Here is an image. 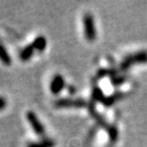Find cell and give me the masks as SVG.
Returning <instances> with one entry per match:
<instances>
[{"instance_id": "6da1fadb", "label": "cell", "mask_w": 147, "mask_h": 147, "mask_svg": "<svg viewBox=\"0 0 147 147\" xmlns=\"http://www.w3.org/2000/svg\"><path fill=\"white\" fill-rule=\"evenodd\" d=\"M147 63V51H140L127 55L120 63V70L125 71L136 64Z\"/></svg>"}, {"instance_id": "7a4b0ae2", "label": "cell", "mask_w": 147, "mask_h": 147, "mask_svg": "<svg viewBox=\"0 0 147 147\" xmlns=\"http://www.w3.org/2000/svg\"><path fill=\"white\" fill-rule=\"evenodd\" d=\"M87 101L82 98H59L55 102V106L57 108H85L88 107Z\"/></svg>"}, {"instance_id": "3957f363", "label": "cell", "mask_w": 147, "mask_h": 147, "mask_svg": "<svg viewBox=\"0 0 147 147\" xmlns=\"http://www.w3.org/2000/svg\"><path fill=\"white\" fill-rule=\"evenodd\" d=\"M84 34L88 41H94L96 37L95 20L91 13H86L83 17Z\"/></svg>"}, {"instance_id": "277c9868", "label": "cell", "mask_w": 147, "mask_h": 147, "mask_svg": "<svg viewBox=\"0 0 147 147\" xmlns=\"http://www.w3.org/2000/svg\"><path fill=\"white\" fill-rule=\"evenodd\" d=\"M26 117H27L28 121L32 126V128H33V130L34 131V133L38 135V136H43L45 134V128H44L43 124L41 123L36 113L33 111H29L27 112Z\"/></svg>"}, {"instance_id": "5b68a950", "label": "cell", "mask_w": 147, "mask_h": 147, "mask_svg": "<svg viewBox=\"0 0 147 147\" xmlns=\"http://www.w3.org/2000/svg\"><path fill=\"white\" fill-rule=\"evenodd\" d=\"M65 87V80L61 75H55L50 83V90L54 95H58Z\"/></svg>"}, {"instance_id": "8992f818", "label": "cell", "mask_w": 147, "mask_h": 147, "mask_svg": "<svg viewBox=\"0 0 147 147\" xmlns=\"http://www.w3.org/2000/svg\"><path fill=\"white\" fill-rule=\"evenodd\" d=\"M124 96H125L124 93H122V92H116V93H114L113 95L105 96V98H103V100L101 101V103L103 104V105H105V106L109 107V106H111V105H113L114 103H116L117 100L121 99Z\"/></svg>"}, {"instance_id": "52a82bcc", "label": "cell", "mask_w": 147, "mask_h": 147, "mask_svg": "<svg viewBox=\"0 0 147 147\" xmlns=\"http://www.w3.org/2000/svg\"><path fill=\"white\" fill-rule=\"evenodd\" d=\"M88 109H89V112H90V114L92 115V117L96 120V121H98V123L99 125H101L102 127H104L105 129H107L108 127H109V124H107V122L105 121L103 117L100 116V115L96 111V108L93 104L88 105Z\"/></svg>"}, {"instance_id": "ba28073f", "label": "cell", "mask_w": 147, "mask_h": 147, "mask_svg": "<svg viewBox=\"0 0 147 147\" xmlns=\"http://www.w3.org/2000/svg\"><path fill=\"white\" fill-rule=\"evenodd\" d=\"M32 45L34 48V50H37L39 52H42L44 50L46 49V46H47V40L46 38L42 36H39L34 38V40L33 41Z\"/></svg>"}, {"instance_id": "9c48e42d", "label": "cell", "mask_w": 147, "mask_h": 147, "mask_svg": "<svg viewBox=\"0 0 147 147\" xmlns=\"http://www.w3.org/2000/svg\"><path fill=\"white\" fill-rule=\"evenodd\" d=\"M34 52V48L33 47V45L29 44V45L26 46L25 48H23L22 51L20 52V55H19L20 59L23 61H27L28 59H30V58L33 57Z\"/></svg>"}, {"instance_id": "30bf717a", "label": "cell", "mask_w": 147, "mask_h": 147, "mask_svg": "<svg viewBox=\"0 0 147 147\" xmlns=\"http://www.w3.org/2000/svg\"><path fill=\"white\" fill-rule=\"evenodd\" d=\"M0 60H1L2 63L5 64V65H11V55L2 43H0Z\"/></svg>"}, {"instance_id": "8fae6325", "label": "cell", "mask_w": 147, "mask_h": 147, "mask_svg": "<svg viewBox=\"0 0 147 147\" xmlns=\"http://www.w3.org/2000/svg\"><path fill=\"white\" fill-rule=\"evenodd\" d=\"M55 142L53 140L45 139V140H39V142L29 143L27 147H55Z\"/></svg>"}, {"instance_id": "7c38bea8", "label": "cell", "mask_w": 147, "mask_h": 147, "mask_svg": "<svg viewBox=\"0 0 147 147\" xmlns=\"http://www.w3.org/2000/svg\"><path fill=\"white\" fill-rule=\"evenodd\" d=\"M108 136L111 142H116L117 140V136H119V131H117V127L115 125H109V127L106 129Z\"/></svg>"}, {"instance_id": "4fadbf2b", "label": "cell", "mask_w": 147, "mask_h": 147, "mask_svg": "<svg viewBox=\"0 0 147 147\" xmlns=\"http://www.w3.org/2000/svg\"><path fill=\"white\" fill-rule=\"evenodd\" d=\"M92 96H93V98L95 99V100L99 101V102H101L102 100H103V98H105L103 92H102V90L99 87H95V88H94Z\"/></svg>"}, {"instance_id": "5bb4252c", "label": "cell", "mask_w": 147, "mask_h": 147, "mask_svg": "<svg viewBox=\"0 0 147 147\" xmlns=\"http://www.w3.org/2000/svg\"><path fill=\"white\" fill-rule=\"evenodd\" d=\"M117 71L114 69H101L98 72V78H105V76H111L113 78L114 76H116Z\"/></svg>"}, {"instance_id": "9a60e30c", "label": "cell", "mask_w": 147, "mask_h": 147, "mask_svg": "<svg viewBox=\"0 0 147 147\" xmlns=\"http://www.w3.org/2000/svg\"><path fill=\"white\" fill-rule=\"evenodd\" d=\"M126 80V76H114L113 78H111V83L113 86L117 87L119 86V85L123 84Z\"/></svg>"}, {"instance_id": "2e32d148", "label": "cell", "mask_w": 147, "mask_h": 147, "mask_svg": "<svg viewBox=\"0 0 147 147\" xmlns=\"http://www.w3.org/2000/svg\"><path fill=\"white\" fill-rule=\"evenodd\" d=\"M6 105H7V101L3 96H0V110L5 109Z\"/></svg>"}]
</instances>
